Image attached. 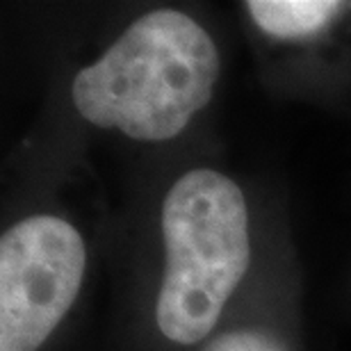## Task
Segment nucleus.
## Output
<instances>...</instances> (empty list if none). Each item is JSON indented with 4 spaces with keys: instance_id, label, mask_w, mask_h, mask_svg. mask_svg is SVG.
Returning <instances> with one entry per match:
<instances>
[{
    "instance_id": "obj_1",
    "label": "nucleus",
    "mask_w": 351,
    "mask_h": 351,
    "mask_svg": "<svg viewBox=\"0 0 351 351\" xmlns=\"http://www.w3.org/2000/svg\"><path fill=\"white\" fill-rule=\"evenodd\" d=\"M219 71V51L192 16L156 10L75 75L73 105L98 128L165 142L210 103Z\"/></svg>"
},
{
    "instance_id": "obj_2",
    "label": "nucleus",
    "mask_w": 351,
    "mask_h": 351,
    "mask_svg": "<svg viewBox=\"0 0 351 351\" xmlns=\"http://www.w3.org/2000/svg\"><path fill=\"white\" fill-rule=\"evenodd\" d=\"M160 223L167 267L156 322L165 338L194 345L210 335L249 269L247 201L228 176L194 169L167 192Z\"/></svg>"
},
{
    "instance_id": "obj_3",
    "label": "nucleus",
    "mask_w": 351,
    "mask_h": 351,
    "mask_svg": "<svg viewBox=\"0 0 351 351\" xmlns=\"http://www.w3.org/2000/svg\"><path fill=\"white\" fill-rule=\"evenodd\" d=\"M87 251L71 223L32 215L0 237V351H37L73 306Z\"/></svg>"
},
{
    "instance_id": "obj_4",
    "label": "nucleus",
    "mask_w": 351,
    "mask_h": 351,
    "mask_svg": "<svg viewBox=\"0 0 351 351\" xmlns=\"http://www.w3.org/2000/svg\"><path fill=\"white\" fill-rule=\"evenodd\" d=\"M351 3L335 0H249L247 10L263 32L276 39H304L345 14Z\"/></svg>"
},
{
    "instance_id": "obj_5",
    "label": "nucleus",
    "mask_w": 351,
    "mask_h": 351,
    "mask_svg": "<svg viewBox=\"0 0 351 351\" xmlns=\"http://www.w3.org/2000/svg\"><path fill=\"white\" fill-rule=\"evenodd\" d=\"M203 351H287V347L271 333L258 328H237L221 333Z\"/></svg>"
}]
</instances>
